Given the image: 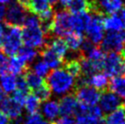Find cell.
Masks as SVG:
<instances>
[{"mask_svg":"<svg viewBox=\"0 0 125 124\" xmlns=\"http://www.w3.org/2000/svg\"><path fill=\"white\" fill-rule=\"evenodd\" d=\"M47 76L48 78L46 82L50 90L56 95H66L71 90H75V78H73L64 69H55Z\"/></svg>","mask_w":125,"mask_h":124,"instance_id":"cell-1","label":"cell"},{"mask_svg":"<svg viewBox=\"0 0 125 124\" xmlns=\"http://www.w3.org/2000/svg\"><path fill=\"white\" fill-rule=\"evenodd\" d=\"M22 29H20V27H12L7 25V31L2 48L4 53L9 56L16 55L22 47Z\"/></svg>","mask_w":125,"mask_h":124,"instance_id":"cell-2","label":"cell"},{"mask_svg":"<svg viewBox=\"0 0 125 124\" xmlns=\"http://www.w3.org/2000/svg\"><path fill=\"white\" fill-rule=\"evenodd\" d=\"M90 15V19L85 29L88 39L94 45H99L104 37V25L103 14L100 12H94Z\"/></svg>","mask_w":125,"mask_h":124,"instance_id":"cell-3","label":"cell"},{"mask_svg":"<svg viewBox=\"0 0 125 124\" xmlns=\"http://www.w3.org/2000/svg\"><path fill=\"white\" fill-rule=\"evenodd\" d=\"M105 74L108 77L125 76V58L118 52H110L106 55L103 67Z\"/></svg>","mask_w":125,"mask_h":124,"instance_id":"cell-4","label":"cell"},{"mask_svg":"<svg viewBox=\"0 0 125 124\" xmlns=\"http://www.w3.org/2000/svg\"><path fill=\"white\" fill-rule=\"evenodd\" d=\"M47 35L38 26L24 27L22 30V39L25 46L33 48H42L47 44Z\"/></svg>","mask_w":125,"mask_h":124,"instance_id":"cell-5","label":"cell"},{"mask_svg":"<svg viewBox=\"0 0 125 124\" xmlns=\"http://www.w3.org/2000/svg\"><path fill=\"white\" fill-rule=\"evenodd\" d=\"M77 121L79 124H96L103 119V112L98 106H87L78 104L75 111Z\"/></svg>","mask_w":125,"mask_h":124,"instance_id":"cell-6","label":"cell"},{"mask_svg":"<svg viewBox=\"0 0 125 124\" xmlns=\"http://www.w3.org/2000/svg\"><path fill=\"white\" fill-rule=\"evenodd\" d=\"M71 32L70 13L67 10L57 11L54 15L51 34L55 35L57 38H63Z\"/></svg>","mask_w":125,"mask_h":124,"instance_id":"cell-7","label":"cell"},{"mask_svg":"<svg viewBox=\"0 0 125 124\" xmlns=\"http://www.w3.org/2000/svg\"><path fill=\"white\" fill-rule=\"evenodd\" d=\"M27 17V9L17 0L11 1L6 11L5 24L12 27H21Z\"/></svg>","mask_w":125,"mask_h":124,"instance_id":"cell-8","label":"cell"},{"mask_svg":"<svg viewBox=\"0 0 125 124\" xmlns=\"http://www.w3.org/2000/svg\"><path fill=\"white\" fill-rule=\"evenodd\" d=\"M75 95L77 100L80 104L87 106H95L99 102L101 93L100 90L89 85H82L75 88Z\"/></svg>","mask_w":125,"mask_h":124,"instance_id":"cell-9","label":"cell"},{"mask_svg":"<svg viewBox=\"0 0 125 124\" xmlns=\"http://www.w3.org/2000/svg\"><path fill=\"white\" fill-rule=\"evenodd\" d=\"M101 43V48L104 51L121 53L124 48V43L120 32L108 31V33L103 37Z\"/></svg>","mask_w":125,"mask_h":124,"instance_id":"cell-10","label":"cell"},{"mask_svg":"<svg viewBox=\"0 0 125 124\" xmlns=\"http://www.w3.org/2000/svg\"><path fill=\"white\" fill-rule=\"evenodd\" d=\"M99 101L100 108L104 113H111L122 104L121 98L111 90H105L104 92L101 93Z\"/></svg>","mask_w":125,"mask_h":124,"instance_id":"cell-11","label":"cell"},{"mask_svg":"<svg viewBox=\"0 0 125 124\" xmlns=\"http://www.w3.org/2000/svg\"><path fill=\"white\" fill-rule=\"evenodd\" d=\"M23 106H24L23 103L19 102L12 96L9 98H6L3 103L1 104L2 110L12 120L21 117Z\"/></svg>","mask_w":125,"mask_h":124,"instance_id":"cell-12","label":"cell"},{"mask_svg":"<svg viewBox=\"0 0 125 124\" xmlns=\"http://www.w3.org/2000/svg\"><path fill=\"white\" fill-rule=\"evenodd\" d=\"M82 56H84L90 62V64L92 65L94 69L96 70V72L103 69L105 59H106V54H105V51L102 48H98L97 45H96L94 46L90 50H89L85 55Z\"/></svg>","mask_w":125,"mask_h":124,"instance_id":"cell-13","label":"cell"},{"mask_svg":"<svg viewBox=\"0 0 125 124\" xmlns=\"http://www.w3.org/2000/svg\"><path fill=\"white\" fill-rule=\"evenodd\" d=\"M125 7V0H97L98 11L101 14L113 15Z\"/></svg>","mask_w":125,"mask_h":124,"instance_id":"cell-14","label":"cell"},{"mask_svg":"<svg viewBox=\"0 0 125 124\" xmlns=\"http://www.w3.org/2000/svg\"><path fill=\"white\" fill-rule=\"evenodd\" d=\"M78 100L73 94H68L63 96L59 102V113L63 116H71L75 113L78 106Z\"/></svg>","mask_w":125,"mask_h":124,"instance_id":"cell-15","label":"cell"},{"mask_svg":"<svg viewBox=\"0 0 125 124\" xmlns=\"http://www.w3.org/2000/svg\"><path fill=\"white\" fill-rule=\"evenodd\" d=\"M90 19V13H80L70 15V26L72 32L83 34Z\"/></svg>","mask_w":125,"mask_h":124,"instance_id":"cell-16","label":"cell"},{"mask_svg":"<svg viewBox=\"0 0 125 124\" xmlns=\"http://www.w3.org/2000/svg\"><path fill=\"white\" fill-rule=\"evenodd\" d=\"M7 69L9 72L13 75H22L24 74L28 69V63L25 61L19 56H11V59L8 60V65H7Z\"/></svg>","mask_w":125,"mask_h":124,"instance_id":"cell-17","label":"cell"},{"mask_svg":"<svg viewBox=\"0 0 125 124\" xmlns=\"http://www.w3.org/2000/svg\"><path fill=\"white\" fill-rule=\"evenodd\" d=\"M40 55H41L42 60H44L48 64L49 69H55L57 68H59V66L63 63L62 59L47 45H45V47H43L41 48Z\"/></svg>","mask_w":125,"mask_h":124,"instance_id":"cell-18","label":"cell"},{"mask_svg":"<svg viewBox=\"0 0 125 124\" xmlns=\"http://www.w3.org/2000/svg\"><path fill=\"white\" fill-rule=\"evenodd\" d=\"M41 112L47 121L49 122H53L56 121L59 114V102L56 100H47L42 105Z\"/></svg>","mask_w":125,"mask_h":124,"instance_id":"cell-19","label":"cell"},{"mask_svg":"<svg viewBox=\"0 0 125 124\" xmlns=\"http://www.w3.org/2000/svg\"><path fill=\"white\" fill-rule=\"evenodd\" d=\"M103 25L105 29L113 32H120L125 28V24L122 21V17L116 14L109 15L108 17H105L103 18Z\"/></svg>","mask_w":125,"mask_h":124,"instance_id":"cell-20","label":"cell"},{"mask_svg":"<svg viewBox=\"0 0 125 124\" xmlns=\"http://www.w3.org/2000/svg\"><path fill=\"white\" fill-rule=\"evenodd\" d=\"M58 2V0H30L29 12L32 14L38 15L43 11L53 7Z\"/></svg>","mask_w":125,"mask_h":124,"instance_id":"cell-21","label":"cell"},{"mask_svg":"<svg viewBox=\"0 0 125 124\" xmlns=\"http://www.w3.org/2000/svg\"><path fill=\"white\" fill-rule=\"evenodd\" d=\"M46 45L51 48L62 60H64L65 57L67 56L69 48H68L65 40L62 38H57L56 37L55 38H53L52 40H50L49 43H47Z\"/></svg>","mask_w":125,"mask_h":124,"instance_id":"cell-22","label":"cell"},{"mask_svg":"<svg viewBox=\"0 0 125 124\" xmlns=\"http://www.w3.org/2000/svg\"><path fill=\"white\" fill-rule=\"evenodd\" d=\"M0 86L6 93H13L17 89V78L11 73L0 75Z\"/></svg>","mask_w":125,"mask_h":124,"instance_id":"cell-23","label":"cell"},{"mask_svg":"<svg viewBox=\"0 0 125 124\" xmlns=\"http://www.w3.org/2000/svg\"><path fill=\"white\" fill-rule=\"evenodd\" d=\"M65 42H66L68 48L71 49L74 52H78L80 50L81 45L83 43L84 38L82 34L71 32L70 34L65 37Z\"/></svg>","mask_w":125,"mask_h":124,"instance_id":"cell-24","label":"cell"},{"mask_svg":"<svg viewBox=\"0 0 125 124\" xmlns=\"http://www.w3.org/2000/svg\"><path fill=\"white\" fill-rule=\"evenodd\" d=\"M24 77L26 79L27 83H28L30 91L37 90L38 88H39L41 85H43L46 82L45 80L42 79V77L38 76V74L33 72L32 70H29V69L24 73Z\"/></svg>","mask_w":125,"mask_h":124,"instance_id":"cell-25","label":"cell"},{"mask_svg":"<svg viewBox=\"0 0 125 124\" xmlns=\"http://www.w3.org/2000/svg\"><path fill=\"white\" fill-rule=\"evenodd\" d=\"M109 88L120 98H125V76L112 78L110 81Z\"/></svg>","mask_w":125,"mask_h":124,"instance_id":"cell-26","label":"cell"},{"mask_svg":"<svg viewBox=\"0 0 125 124\" xmlns=\"http://www.w3.org/2000/svg\"><path fill=\"white\" fill-rule=\"evenodd\" d=\"M105 121L108 124H125V108L122 105L120 106L109 113Z\"/></svg>","mask_w":125,"mask_h":124,"instance_id":"cell-27","label":"cell"},{"mask_svg":"<svg viewBox=\"0 0 125 124\" xmlns=\"http://www.w3.org/2000/svg\"><path fill=\"white\" fill-rule=\"evenodd\" d=\"M63 69L68 73H70L73 78H79L81 76V66L79 58L70 59L64 63Z\"/></svg>","mask_w":125,"mask_h":124,"instance_id":"cell-28","label":"cell"},{"mask_svg":"<svg viewBox=\"0 0 125 124\" xmlns=\"http://www.w3.org/2000/svg\"><path fill=\"white\" fill-rule=\"evenodd\" d=\"M24 106L29 114L37 113L40 108V101L35 95H33V94L28 95V94L25 99Z\"/></svg>","mask_w":125,"mask_h":124,"instance_id":"cell-29","label":"cell"},{"mask_svg":"<svg viewBox=\"0 0 125 124\" xmlns=\"http://www.w3.org/2000/svg\"><path fill=\"white\" fill-rule=\"evenodd\" d=\"M18 56L21 57L24 59L27 63H31L35 60V59L38 56V52L35 48L25 46V47H21L18 50Z\"/></svg>","mask_w":125,"mask_h":124,"instance_id":"cell-30","label":"cell"},{"mask_svg":"<svg viewBox=\"0 0 125 124\" xmlns=\"http://www.w3.org/2000/svg\"><path fill=\"white\" fill-rule=\"evenodd\" d=\"M32 94L35 95L39 100V101L45 102V101H47V100H49L50 99V97H51V90L49 89V85L47 84V82H45L43 85H41L39 88H38L37 90H33Z\"/></svg>","mask_w":125,"mask_h":124,"instance_id":"cell-31","label":"cell"},{"mask_svg":"<svg viewBox=\"0 0 125 124\" xmlns=\"http://www.w3.org/2000/svg\"><path fill=\"white\" fill-rule=\"evenodd\" d=\"M33 72L38 74L40 77H45L49 74V67L44 60H38L33 66Z\"/></svg>","mask_w":125,"mask_h":124,"instance_id":"cell-32","label":"cell"},{"mask_svg":"<svg viewBox=\"0 0 125 124\" xmlns=\"http://www.w3.org/2000/svg\"><path fill=\"white\" fill-rule=\"evenodd\" d=\"M24 124H51L49 121H47L44 117H42L39 113L29 114L24 121Z\"/></svg>","mask_w":125,"mask_h":124,"instance_id":"cell-33","label":"cell"},{"mask_svg":"<svg viewBox=\"0 0 125 124\" xmlns=\"http://www.w3.org/2000/svg\"><path fill=\"white\" fill-rule=\"evenodd\" d=\"M16 90L19 91V92L23 93L25 95H28V93L30 91L29 90V88H28V85L27 81H26V79H25L24 75H19L18 79H17V89Z\"/></svg>","mask_w":125,"mask_h":124,"instance_id":"cell-34","label":"cell"},{"mask_svg":"<svg viewBox=\"0 0 125 124\" xmlns=\"http://www.w3.org/2000/svg\"><path fill=\"white\" fill-rule=\"evenodd\" d=\"M7 65H8V59L5 53L0 51V75L7 71Z\"/></svg>","mask_w":125,"mask_h":124,"instance_id":"cell-35","label":"cell"},{"mask_svg":"<svg viewBox=\"0 0 125 124\" xmlns=\"http://www.w3.org/2000/svg\"><path fill=\"white\" fill-rule=\"evenodd\" d=\"M51 124H75V121L70 116H63L62 118H59V120L51 122Z\"/></svg>","mask_w":125,"mask_h":124,"instance_id":"cell-36","label":"cell"},{"mask_svg":"<svg viewBox=\"0 0 125 124\" xmlns=\"http://www.w3.org/2000/svg\"><path fill=\"white\" fill-rule=\"evenodd\" d=\"M6 31H7V25L0 23V50L3 48L4 38H5V35H6Z\"/></svg>","mask_w":125,"mask_h":124,"instance_id":"cell-37","label":"cell"},{"mask_svg":"<svg viewBox=\"0 0 125 124\" xmlns=\"http://www.w3.org/2000/svg\"><path fill=\"white\" fill-rule=\"evenodd\" d=\"M10 118L2 110H0V124H10Z\"/></svg>","mask_w":125,"mask_h":124,"instance_id":"cell-38","label":"cell"},{"mask_svg":"<svg viewBox=\"0 0 125 124\" xmlns=\"http://www.w3.org/2000/svg\"><path fill=\"white\" fill-rule=\"evenodd\" d=\"M6 11H7V7L3 4H0V22L5 20V17H6Z\"/></svg>","mask_w":125,"mask_h":124,"instance_id":"cell-39","label":"cell"},{"mask_svg":"<svg viewBox=\"0 0 125 124\" xmlns=\"http://www.w3.org/2000/svg\"><path fill=\"white\" fill-rule=\"evenodd\" d=\"M17 1L20 4L21 6H23L27 10H29V4H30V0H17Z\"/></svg>","mask_w":125,"mask_h":124,"instance_id":"cell-40","label":"cell"},{"mask_svg":"<svg viewBox=\"0 0 125 124\" xmlns=\"http://www.w3.org/2000/svg\"><path fill=\"white\" fill-rule=\"evenodd\" d=\"M71 0H58L57 3H59L61 7H68Z\"/></svg>","mask_w":125,"mask_h":124,"instance_id":"cell-41","label":"cell"},{"mask_svg":"<svg viewBox=\"0 0 125 124\" xmlns=\"http://www.w3.org/2000/svg\"><path fill=\"white\" fill-rule=\"evenodd\" d=\"M6 98H7V97H6V92L4 91L3 89L0 86V106H1V104L3 103L4 100H5Z\"/></svg>","mask_w":125,"mask_h":124,"instance_id":"cell-42","label":"cell"},{"mask_svg":"<svg viewBox=\"0 0 125 124\" xmlns=\"http://www.w3.org/2000/svg\"><path fill=\"white\" fill-rule=\"evenodd\" d=\"M120 17H122V21L124 22V24H125V7L121 10V16H120Z\"/></svg>","mask_w":125,"mask_h":124,"instance_id":"cell-43","label":"cell"},{"mask_svg":"<svg viewBox=\"0 0 125 124\" xmlns=\"http://www.w3.org/2000/svg\"><path fill=\"white\" fill-rule=\"evenodd\" d=\"M121 35H122V40H123V43L125 44V28L122 30V33H121Z\"/></svg>","mask_w":125,"mask_h":124,"instance_id":"cell-44","label":"cell"},{"mask_svg":"<svg viewBox=\"0 0 125 124\" xmlns=\"http://www.w3.org/2000/svg\"><path fill=\"white\" fill-rule=\"evenodd\" d=\"M11 1H13V0H0V4H3V5H5V4H9Z\"/></svg>","mask_w":125,"mask_h":124,"instance_id":"cell-45","label":"cell"},{"mask_svg":"<svg viewBox=\"0 0 125 124\" xmlns=\"http://www.w3.org/2000/svg\"><path fill=\"white\" fill-rule=\"evenodd\" d=\"M96 124H108V123H107V121H105L104 119H101V121H99Z\"/></svg>","mask_w":125,"mask_h":124,"instance_id":"cell-46","label":"cell"},{"mask_svg":"<svg viewBox=\"0 0 125 124\" xmlns=\"http://www.w3.org/2000/svg\"><path fill=\"white\" fill-rule=\"evenodd\" d=\"M121 54H122V55L125 58V48H123V49H122V52H121Z\"/></svg>","mask_w":125,"mask_h":124,"instance_id":"cell-47","label":"cell"},{"mask_svg":"<svg viewBox=\"0 0 125 124\" xmlns=\"http://www.w3.org/2000/svg\"><path fill=\"white\" fill-rule=\"evenodd\" d=\"M122 106L125 108V100H124V101H123V104H122Z\"/></svg>","mask_w":125,"mask_h":124,"instance_id":"cell-48","label":"cell"},{"mask_svg":"<svg viewBox=\"0 0 125 124\" xmlns=\"http://www.w3.org/2000/svg\"><path fill=\"white\" fill-rule=\"evenodd\" d=\"M77 124H79V123H77Z\"/></svg>","mask_w":125,"mask_h":124,"instance_id":"cell-49","label":"cell"}]
</instances>
